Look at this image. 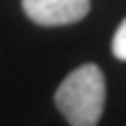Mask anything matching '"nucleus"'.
Masks as SVG:
<instances>
[{"label":"nucleus","mask_w":126,"mask_h":126,"mask_svg":"<svg viewBox=\"0 0 126 126\" xmlns=\"http://www.w3.org/2000/svg\"><path fill=\"white\" fill-rule=\"evenodd\" d=\"M54 106L70 126H98L106 111V75L98 64L85 62L59 82Z\"/></svg>","instance_id":"obj_1"},{"label":"nucleus","mask_w":126,"mask_h":126,"mask_svg":"<svg viewBox=\"0 0 126 126\" xmlns=\"http://www.w3.org/2000/svg\"><path fill=\"white\" fill-rule=\"evenodd\" d=\"M21 8L31 23L57 28L80 23L90 13V0H21Z\"/></svg>","instance_id":"obj_2"},{"label":"nucleus","mask_w":126,"mask_h":126,"mask_svg":"<svg viewBox=\"0 0 126 126\" xmlns=\"http://www.w3.org/2000/svg\"><path fill=\"white\" fill-rule=\"evenodd\" d=\"M111 51L116 59L126 62V18L121 21V26L116 28V33H113V41H111Z\"/></svg>","instance_id":"obj_3"}]
</instances>
